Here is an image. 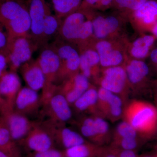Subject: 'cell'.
Listing matches in <instances>:
<instances>
[{
    "label": "cell",
    "instance_id": "7402d4cb",
    "mask_svg": "<svg viewBox=\"0 0 157 157\" xmlns=\"http://www.w3.org/2000/svg\"><path fill=\"white\" fill-rule=\"evenodd\" d=\"M98 89L91 84L71 107L78 114L98 115Z\"/></svg>",
    "mask_w": 157,
    "mask_h": 157
},
{
    "label": "cell",
    "instance_id": "4316f807",
    "mask_svg": "<svg viewBox=\"0 0 157 157\" xmlns=\"http://www.w3.org/2000/svg\"><path fill=\"white\" fill-rule=\"evenodd\" d=\"M82 0H52L56 15L64 18L80 7Z\"/></svg>",
    "mask_w": 157,
    "mask_h": 157
},
{
    "label": "cell",
    "instance_id": "ab89813d",
    "mask_svg": "<svg viewBox=\"0 0 157 157\" xmlns=\"http://www.w3.org/2000/svg\"><path fill=\"white\" fill-rule=\"evenodd\" d=\"M0 157H17L3 151L0 150Z\"/></svg>",
    "mask_w": 157,
    "mask_h": 157
},
{
    "label": "cell",
    "instance_id": "7bdbcfd3",
    "mask_svg": "<svg viewBox=\"0 0 157 157\" xmlns=\"http://www.w3.org/2000/svg\"><path fill=\"white\" fill-rule=\"evenodd\" d=\"M2 106V102L1 101V99H0V108H1V107Z\"/></svg>",
    "mask_w": 157,
    "mask_h": 157
},
{
    "label": "cell",
    "instance_id": "7dc6e473",
    "mask_svg": "<svg viewBox=\"0 0 157 157\" xmlns=\"http://www.w3.org/2000/svg\"></svg>",
    "mask_w": 157,
    "mask_h": 157
},
{
    "label": "cell",
    "instance_id": "ee69618b",
    "mask_svg": "<svg viewBox=\"0 0 157 157\" xmlns=\"http://www.w3.org/2000/svg\"><path fill=\"white\" fill-rule=\"evenodd\" d=\"M8 1V0H0V2H3V1ZM17 1H22V0H17Z\"/></svg>",
    "mask_w": 157,
    "mask_h": 157
},
{
    "label": "cell",
    "instance_id": "f546056e",
    "mask_svg": "<svg viewBox=\"0 0 157 157\" xmlns=\"http://www.w3.org/2000/svg\"><path fill=\"white\" fill-rule=\"evenodd\" d=\"M135 138H143L130 124L125 121L120 123L112 133V140Z\"/></svg>",
    "mask_w": 157,
    "mask_h": 157
},
{
    "label": "cell",
    "instance_id": "8fae6325",
    "mask_svg": "<svg viewBox=\"0 0 157 157\" xmlns=\"http://www.w3.org/2000/svg\"><path fill=\"white\" fill-rule=\"evenodd\" d=\"M28 3L27 9L31 19L29 38L37 48L42 46L44 23L50 11L45 0H29Z\"/></svg>",
    "mask_w": 157,
    "mask_h": 157
},
{
    "label": "cell",
    "instance_id": "83f0119b",
    "mask_svg": "<svg viewBox=\"0 0 157 157\" xmlns=\"http://www.w3.org/2000/svg\"><path fill=\"white\" fill-rule=\"evenodd\" d=\"M62 21L61 18L56 15L52 14L50 11L47 14L42 33V45H44H44L50 38L59 34Z\"/></svg>",
    "mask_w": 157,
    "mask_h": 157
},
{
    "label": "cell",
    "instance_id": "60d3db41",
    "mask_svg": "<svg viewBox=\"0 0 157 157\" xmlns=\"http://www.w3.org/2000/svg\"><path fill=\"white\" fill-rule=\"evenodd\" d=\"M157 157V156H153L146 155V156H141V157Z\"/></svg>",
    "mask_w": 157,
    "mask_h": 157
},
{
    "label": "cell",
    "instance_id": "ffe728a7",
    "mask_svg": "<svg viewBox=\"0 0 157 157\" xmlns=\"http://www.w3.org/2000/svg\"><path fill=\"white\" fill-rule=\"evenodd\" d=\"M40 105L41 98L38 92L27 86L21 87L18 92L14 101V109L28 117L37 112Z\"/></svg>",
    "mask_w": 157,
    "mask_h": 157
},
{
    "label": "cell",
    "instance_id": "5b68a950",
    "mask_svg": "<svg viewBox=\"0 0 157 157\" xmlns=\"http://www.w3.org/2000/svg\"><path fill=\"white\" fill-rule=\"evenodd\" d=\"M94 41L92 45L99 54L101 68L124 65L128 57L123 41L115 38Z\"/></svg>",
    "mask_w": 157,
    "mask_h": 157
},
{
    "label": "cell",
    "instance_id": "4fadbf2b",
    "mask_svg": "<svg viewBox=\"0 0 157 157\" xmlns=\"http://www.w3.org/2000/svg\"><path fill=\"white\" fill-rule=\"evenodd\" d=\"M48 117V121L56 124L66 125L73 117L71 106L63 95L56 93L43 105Z\"/></svg>",
    "mask_w": 157,
    "mask_h": 157
},
{
    "label": "cell",
    "instance_id": "9c48e42d",
    "mask_svg": "<svg viewBox=\"0 0 157 157\" xmlns=\"http://www.w3.org/2000/svg\"><path fill=\"white\" fill-rule=\"evenodd\" d=\"M95 14V11L79 8L65 17L59 32L62 40L71 44H76L84 23L87 20L93 18Z\"/></svg>",
    "mask_w": 157,
    "mask_h": 157
},
{
    "label": "cell",
    "instance_id": "484cf974",
    "mask_svg": "<svg viewBox=\"0 0 157 157\" xmlns=\"http://www.w3.org/2000/svg\"><path fill=\"white\" fill-rule=\"evenodd\" d=\"M0 150L17 157H21L18 144L11 137L9 129L0 117Z\"/></svg>",
    "mask_w": 157,
    "mask_h": 157
},
{
    "label": "cell",
    "instance_id": "9a60e30c",
    "mask_svg": "<svg viewBox=\"0 0 157 157\" xmlns=\"http://www.w3.org/2000/svg\"><path fill=\"white\" fill-rule=\"evenodd\" d=\"M130 90L137 91L143 88L148 81L149 67L142 60L127 58L124 64Z\"/></svg>",
    "mask_w": 157,
    "mask_h": 157
},
{
    "label": "cell",
    "instance_id": "cb8c5ba5",
    "mask_svg": "<svg viewBox=\"0 0 157 157\" xmlns=\"http://www.w3.org/2000/svg\"><path fill=\"white\" fill-rule=\"evenodd\" d=\"M156 39L152 35H142L128 45L127 52L131 58L143 60L149 56Z\"/></svg>",
    "mask_w": 157,
    "mask_h": 157
},
{
    "label": "cell",
    "instance_id": "44dd1931",
    "mask_svg": "<svg viewBox=\"0 0 157 157\" xmlns=\"http://www.w3.org/2000/svg\"><path fill=\"white\" fill-rule=\"evenodd\" d=\"M19 70L27 87L37 92L43 89L45 82V76L37 59H31Z\"/></svg>",
    "mask_w": 157,
    "mask_h": 157
},
{
    "label": "cell",
    "instance_id": "d4e9b609",
    "mask_svg": "<svg viewBox=\"0 0 157 157\" xmlns=\"http://www.w3.org/2000/svg\"><path fill=\"white\" fill-rule=\"evenodd\" d=\"M103 146L87 141L83 144L63 151L66 157H98Z\"/></svg>",
    "mask_w": 157,
    "mask_h": 157
},
{
    "label": "cell",
    "instance_id": "603a6c76",
    "mask_svg": "<svg viewBox=\"0 0 157 157\" xmlns=\"http://www.w3.org/2000/svg\"><path fill=\"white\" fill-rule=\"evenodd\" d=\"M4 29L6 30L8 40L20 37H29L31 19L26 7L16 18L8 23Z\"/></svg>",
    "mask_w": 157,
    "mask_h": 157
},
{
    "label": "cell",
    "instance_id": "277c9868",
    "mask_svg": "<svg viewBox=\"0 0 157 157\" xmlns=\"http://www.w3.org/2000/svg\"><path fill=\"white\" fill-rule=\"evenodd\" d=\"M70 44L59 39L52 45L56 51L60 61V67L56 82L62 83L80 73V53Z\"/></svg>",
    "mask_w": 157,
    "mask_h": 157
},
{
    "label": "cell",
    "instance_id": "e575fe53",
    "mask_svg": "<svg viewBox=\"0 0 157 157\" xmlns=\"http://www.w3.org/2000/svg\"><path fill=\"white\" fill-rule=\"evenodd\" d=\"M8 37L6 30L0 25V50L6 47L8 43Z\"/></svg>",
    "mask_w": 157,
    "mask_h": 157
},
{
    "label": "cell",
    "instance_id": "6da1fadb",
    "mask_svg": "<svg viewBox=\"0 0 157 157\" xmlns=\"http://www.w3.org/2000/svg\"><path fill=\"white\" fill-rule=\"evenodd\" d=\"M123 117L143 138L153 134L157 129V108L146 101L130 102L126 105Z\"/></svg>",
    "mask_w": 157,
    "mask_h": 157
},
{
    "label": "cell",
    "instance_id": "d590c367",
    "mask_svg": "<svg viewBox=\"0 0 157 157\" xmlns=\"http://www.w3.org/2000/svg\"><path fill=\"white\" fill-rule=\"evenodd\" d=\"M8 66L7 57L4 52L0 50V76L6 71V68Z\"/></svg>",
    "mask_w": 157,
    "mask_h": 157
},
{
    "label": "cell",
    "instance_id": "ba28073f",
    "mask_svg": "<svg viewBox=\"0 0 157 157\" xmlns=\"http://www.w3.org/2000/svg\"><path fill=\"white\" fill-rule=\"evenodd\" d=\"M0 117L9 129L12 139L18 145L25 138L35 124L27 117L16 112L13 107H1Z\"/></svg>",
    "mask_w": 157,
    "mask_h": 157
},
{
    "label": "cell",
    "instance_id": "3957f363",
    "mask_svg": "<svg viewBox=\"0 0 157 157\" xmlns=\"http://www.w3.org/2000/svg\"><path fill=\"white\" fill-rule=\"evenodd\" d=\"M93 80L100 87L114 93L127 101L130 89L124 65L101 68Z\"/></svg>",
    "mask_w": 157,
    "mask_h": 157
},
{
    "label": "cell",
    "instance_id": "74e56055",
    "mask_svg": "<svg viewBox=\"0 0 157 157\" xmlns=\"http://www.w3.org/2000/svg\"><path fill=\"white\" fill-rule=\"evenodd\" d=\"M149 56L153 65L157 63V47L152 50Z\"/></svg>",
    "mask_w": 157,
    "mask_h": 157
},
{
    "label": "cell",
    "instance_id": "b9f144b4",
    "mask_svg": "<svg viewBox=\"0 0 157 157\" xmlns=\"http://www.w3.org/2000/svg\"><path fill=\"white\" fill-rule=\"evenodd\" d=\"M153 66L154 67L155 70H156V71L157 72V63L156 64L153 65Z\"/></svg>",
    "mask_w": 157,
    "mask_h": 157
},
{
    "label": "cell",
    "instance_id": "bcb514c9",
    "mask_svg": "<svg viewBox=\"0 0 157 157\" xmlns=\"http://www.w3.org/2000/svg\"></svg>",
    "mask_w": 157,
    "mask_h": 157
},
{
    "label": "cell",
    "instance_id": "2e32d148",
    "mask_svg": "<svg viewBox=\"0 0 157 157\" xmlns=\"http://www.w3.org/2000/svg\"><path fill=\"white\" fill-rule=\"evenodd\" d=\"M128 17L138 29L150 32L157 22V0H147Z\"/></svg>",
    "mask_w": 157,
    "mask_h": 157
},
{
    "label": "cell",
    "instance_id": "f6af8a7d",
    "mask_svg": "<svg viewBox=\"0 0 157 157\" xmlns=\"http://www.w3.org/2000/svg\"><path fill=\"white\" fill-rule=\"evenodd\" d=\"M156 92H157V94H156V95H157V91H156Z\"/></svg>",
    "mask_w": 157,
    "mask_h": 157
},
{
    "label": "cell",
    "instance_id": "d6a6232c",
    "mask_svg": "<svg viewBox=\"0 0 157 157\" xmlns=\"http://www.w3.org/2000/svg\"><path fill=\"white\" fill-rule=\"evenodd\" d=\"M63 151L58 148H54L39 152H29L25 157H64Z\"/></svg>",
    "mask_w": 157,
    "mask_h": 157
},
{
    "label": "cell",
    "instance_id": "4dcf8cb0",
    "mask_svg": "<svg viewBox=\"0 0 157 157\" xmlns=\"http://www.w3.org/2000/svg\"><path fill=\"white\" fill-rule=\"evenodd\" d=\"M114 0H82L79 8L93 11H105L113 7Z\"/></svg>",
    "mask_w": 157,
    "mask_h": 157
},
{
    "label": "cell",
    "instance_id": "ac0fdd59",
    "mask_svg": "<svg viewBox=\"0 0 157 157\" xmlns=\"http://www.w3.org/2000/svg\"><path fill=\"white\" fill-rule=\"evenodd\" d=\"M91 85L89 79L79 73L63 81L57 86V92L72 106Z\"/></svg>",
    "mask_w": 157,
    "mask_h": 157
},
{
    "label": "cell",
    "instance_id": "f1b7e54d",
    "mask_svg": "<svg viewBox=\"0 0 157 157\" xmlns=\"http://www.w3.org/2000/svg\"><path fill=\"white\" fill-rule=\"evenodd\" d=\"M147 0H114L113 6L119 14L124 17H128L130 14L141 7Z\"/></svg>",
    "mask_w": 157,
    "mask_h": 157
},
{
    "label": "cell",
    "instance_id": "f35d334b",
    "mask_svg": "<svg viewBox=\"0 0 157 157\" xmlns=\"http://www.w3.org/2000/svg\"><path fill=\"white\" fill-rule=\"evenodd\" d=\"M150 32L157 39V22L153 26Z\"/></svg>",
    "mask_w": 157,
    "mask_h": 157
},
{
    "label": "cell",
    "instance_id": "52a82bcc",
    "mask_svg": "<svg viewBox=\"0 0 157 157\" xmlns=\"http://www.w3.org/2000/svg\"><path fill=\"white\" fill-rule=\"evenodd\" d=\"M98 115L112 122L123 117L126 102L119 96L101 87L98 89Z\"/></svg>",
    "mask_w": 157,
    "mask_h": 157
},
{
    "label": "cell",
    "instance_id": "d6986e66",
    "mask_svg": "<svg viewBox=\"0 0 157 157\" xmlns=\"http://www.w3.org/2000/svg\"><path fill=\"white\" fill-rule=\"evenodd\" d=\"M21 82L19 76L14 71H5L0 76V99L2 106L13 107Z\"/></svg>",
    "mask_w": 157,
    "mask_h": 157
},
{
    "label": "cell",
    "instance_id": "836d02e7",
    "mask_svg": "<svg viewBox=\"0 0 157 157\" xmlns=\"http://www.w3.org/2000/svg\"><path fill=\"white\" fill-rule=\"evenodd\" d=\"M98 157H118L117 149L111 145L103 146Z\"/></svg>",
    "mask_w": 157,
    "mask_h": 157
},
{
    "label": "cell",
    "instance_id": "7c38bea8",
    "mask_svg": "<svg viewBox=\"0 0 157 157\" xmlns=\"http://www.w3.org/2000/svg\"><path fill=\"white\" fill-rule=\"evenodd\" d=\"M122 17L95 14L92 19L94 41L117 38L122 24Z\"/></svg>",
    "mask_w": 157,
    "mask_h": 157
},
{
    "label": "cell",
    "instance_id": "1f68e13d",
    "mask_svg": "<svg viewBox=\"0 0 157 157\" xmlns=\"http://www.w3.org/2000/svg\"><path fill=\"white\" fill-rule=\"evenodd\" d=\"M143 138H123L111 140L110 145L119 149L136 151L142 143Z\"/></svg>",
    "mask_w": 157,
    "mask_h": 157
},
{
    "label": "cell",
    "instance_id": "7a4b0ae2",
    "mask_svg": "<svg viewBox=\"0 0 157 157\" xmlns=\"http://www.w3.org/2000/svg\"><path fill=\"white\" fill-rule=\"evenodd\" d=\"M78 132L87 141L100 146L112 140V133L107 120L98 115L82 116L74 122Z\"/></svg>",
    "mask_w": 157,
    "mask_h": 157
},
{
    "label": "cell",
    "instance_id": "5bb4252c",
    "mask_svg": "<svg viewBox=\"0 0 157 157\" xmlns=\"http://www.w3.org/2000/svg\"><path fill=\"white\" fill-rule=\"evenodd\" d=\"M19 144L24 147L29 152L43 151L56 148L47 129L42 124L36 123H35L28 134Z\"/></svg>",
    "mask_w": 157,
    "mask_h": 157
},
{
    "label": "cell",
    "instance_id": "8d00e7d4",
    "mask_svg": "<svg viewBox=\"0 0 157 157\" xmlns=\"http://www.w3.org/2000/svg\"><path fill=\"white\" fill-rule=\"evenodd\" d=\"M117 149L118 157H138L136 153V151L126 150Z\"/></svg>",
    "mask_w": 157,
    "mask_h": 157
},
{
    "label": "cell",
    "instance_id": "30bf717a",
    "mask_svg": "<svg viewBox=\"0 0 157 157\" xmlns=\"http://www.w3.org/2000/svg\"><path fill=\"white\" fill-rule=\"evenodd\" d=\"M42 124L52 137L56 148L61 150L71 148L87 141L79 132L65 125L56 124L48 121Z\"/></svg>",
    "mask_w": 157,
    "mask_h": 157
},
{
    "label": "cell",
    "instance_id": "8992f818",
    "mask_svg": "<svg viewBox=\"0 0 157 157\" xmlns=\"http://www.w3.org/2000/svg\"><path fill=\"white\" fill-rule=\"evenodd\" d=\"M37 47L29 37H20L9 39L7 45L1 50L7 57L11 71L16 72L20 67L31 59Z\"/></svg>",
    "mask_w": 157,
    "mask_h": 157
},
{
    "label": "cell",
    "instance_id": "e0dca14e",
    "mask_svg": "<svg viewBox=\"0 0 157 157\" xmlns=\"http://www.w3.org/2000/svg\"><path fill=\"white\" fill-rule=\"evenodd\" d=\"M37 60L45 76L44 86L56 85L60 61L58 55L52 45L44 46Z\"/></svg>",
    "mask_w": 157,
    "mask_h": 157
}]
</instances>
